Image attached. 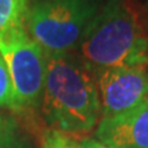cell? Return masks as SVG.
Instances as JSON below:
<instances>
[{"label": "cell", "instance_id": "cell-1", "mask_svg": "<svg viewBox=\"0 0 148 148\" xmlns=\"http://www.w3.org/2000/svg\"><path fill=\"white\" fill-rule=\"evenodd\" d=\"M41 110L49 128L73 137L98 126L101 106L96 80L75 53H46Z\"/></svg>", "mask_w": 148, "mask_h": 148}, {"label": "cell", "instance_id": "cell-2", "mask_svg": "<svg viewBox=\"0 0 148 148\" xmlns=\"http://www.w3.org/2000/svg\"><path fill=\"white\" fill-rule=\"evenodd\" d=\"M77 56L94 74L120 67L148 66V32L133 0H106L89 22Z\"/></svg>", "mask_w": 148, "mask_h": 148}, {"label": "cell", "instance_id": "cell-3", "mask_svg": "<svg viewBox=\"0 0 148 148\" xmlns=\"http://www.w3.org/2000/svg\"><path fill=\"white\" fill-rule=\"evenodd\" d=\"M99 8L95 0H29L25 29L45 53L73 52Z\"/></svg>", "mask_w": 148, "mask_h": 148}, {"label": "cell", "instance_id": "cell-4", "mask_svg": "<svg viewBox=\"0 0 148 148\" xmlns=\"http://www.w3.org/2000/svg\"><path fill=\"white\" fill-rule=\"evenodd\" d=\"M0 54L14 88V110H29L41 104L46 77V53L30 37L25 26L0 36Z\"/></svg>", "mask_w": 148, "mask_h": 148}, {"label": "cell", "instance_id": "cell-5", "mask_svg": "<svg viewBox=\"0 0 148 148\" xmlns=\"http://www.w3.org/2000/svg\"><path fill=\"white\" fill-rule=\"evenodd\" d=\"M101 119L127 112L148 103V66L110 68L94 73Z\"/></svg>", "mask_w": 148, "mask_h": 148}, {"label": "cell", "instance_id": "cell-6", "mask_svg": "<svg viewBox=\"0 0 148 148\" xmlns=\"http://www.w3.org/2000/svg\"><path fill=\"white\" fill-rule=\"evenodd\" d=\"M95 138L112 148H148V103L100 119Z\"/></svg>", "mask_w": 148, "mask_h": 148}, {"label": "cell", "instance_id": "cell-7", "mask_svg": "<svg viewBox=\"0 0 148 148\" xmlns=\"http://www.w3.org/2000/svg\"><path fill=\"white\" fill-rule=\"evenodd\" d=\"M29 0H0V36L25 26Z\"/></svg>", "mask_w": 148, "mask_h": 148}, {"label": "cell", "instance_id": "cell-8", "mask_svg": "<svg viewBox=\"0 0 148 148\" xmlns=\"http://www.w3.org/2000/svg\"><path fill=\"white\" fill-rule=\"evenodd\" d=\"M41 148H79V141L68 133L49 128L42 135Z\"/></svg>", "mask_w": 148, "mask_h": 148}, {"label": "cell", "instance_id": "cell-9", "mask_svg": "<svg viewBox=\"0 0 148 148\" xmlns=\"http://www.w3.org/2000/svg\"><path fill=\"white\" fill-rule=\"evenodd\" d=\"M14 88L8 67L0 54V108H9L14 110Z\"/></svg>", "mask_w": 148, "mask_h": 148}, {"label": "cell", "instance_id": "cell-10", "mask_svg": "<svg viewBox=\"0 0 148 148\" xmlns=\"http://www.w3.org/2000/svg\"><path fill=\"white\" fill-rule=\"evenodd\" d=\"M0 148H31V146L14 132H10L0 141Z\"/></svg>", "mask_w": 148, "mask_h": 148}, {"label": "cell", "instance_id": "cell-11", "mask_svg": "<svg viewBox=\"0 0 148 148\" xmlns=\"http://www.w3.org/2000/svg\"><path fill=\"white\" fill-rule=\"evenodd\" d=\"M79 148H112L104 145L103 142L98 141L96 138H83L79 141Z\"/></svg>", "mask_w": 148, "mask_h": 148}, {"label": "cell", "instance_id": "cell-12", "mask_svg": "<svg viewBox=\"0 0 148 148\" xmlns=\"http://www.w3.org/2000/svg\"><path fill=\"white\" fill-rule=\"evenodd\" d=\"M10 132H12V125L6 119L0 116V141L3 140L5 136H8Z\"/></svg>", "mask_w": 148, "mask_h": 148}, {"label": "cell", "instance_id": "cell-13", "mask_svg": "<svg viewBox=\"0 0 148 148\" xmlns=\"http://www.w3.org/2000/svg\"><path fill=\"white\" fill-rule=\"evenodd\" d=\"M146 6H147V9H148V0H147V1H146Z\"/></svg>", "mask_w": 148, "mask_h": 148}]
</instances>
